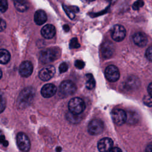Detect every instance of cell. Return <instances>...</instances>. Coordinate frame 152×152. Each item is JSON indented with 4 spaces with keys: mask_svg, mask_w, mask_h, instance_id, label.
Wrapping results in <instances>:
<instances>
[{
    "mask_svg": "<svg viewBox=\"0 0 152 152\" xmlns=\"http://www.w3.org/2000/svg\"><path fill=\"white\" fill-rule=\"evenodd\" d=\"M34 96V90L31 87H26L20 93L18 103L20 107H25L31 102Z\"/></svg>",
    "mask_w": 152,
    "mask_h": 152,
    "instance_id": "cell-2",
    "label": "cell"
},
{
    "mask_svg": "<svg viewBox=\"0 0 152 152\" xmlns=\"http://www.w3.org/2000/svg\"><path fill=\"white\" fill-rule=\"evenodd\" d=\"M75 84L69 80L62 81L59 87V94L62 97H67L73 94L76 91Z\"/></svg>",
    "mask_w": 152,
    "mask_h": 152,
    "instance_id": "cell-4",
    "label": "cell"
},
{
    "mask_svg": "<svg viewBox=\"0 0 152 152\" xmlns=\"http://www.w3.org/2000/svg\"><path fill=\"white\" fill-rule=\"evenodd\" d=\"M88 132L93 135L101 134L104 129V124L102 121L98 119L91 120L87 126Z\"/></svg>",
    "mask_w": 152,
    "mask_h": 152,
    "instance_id": "cell-5",
    "label": "cell"
},
{
    "mask_svg": "<svg viewBox=\"0 0 152 152\" xmlns=\"http://www.w3.org/2000/svg\"><path fill=\"white\" fill-rule=\"evenodd\" d=\"M6 27L5 21L0 18V31H3Z\"/></svg>",
    "mask_w": 152,
    "mask_h": 152,
    "instance_id": "cell-34",
    "label": "cell"
},
{
    "mask_svg": "<svg viewBox=\"0 0 152 152\" xmlns=\"http://www.w3.org/2000/svg\"><path fill=\"white\" fill-rule=\"evenodd\" d=\"M66 119L68 121H69L71 123L73 124H75V123H78L80 120V118L79 116V115H74L70 112H68L66 115Z\"/></svg>",
    "mask_w": 152,
    "mask_h": 152,
    "instance_id": "cell-23",
    "label": "cell"
},
{
    "mask_svg": "<svg viewBox=\"0 0 152 152\" xmlns=\"http://www.w3.org/2000/svg\"><path fill=\"white\" fill-rule=\"evenodd\" d=\"M63 8L66 14L71 19H73L75 17V12H78L79 11L78 8L76 10L74 9L75 7H67L65 5H63Z\"/></svg>",
    "mask_w": 152,
    "mask_h": 152,
    "instance_id": "cell-22",
    "label": "cell"
},
{
    "mask_svg": "<svg viewBox=\"0 0 152 152\" xmlns=\"http://www.w3.org/2000/svg\"><path fill=\"white\" fill-rule=\"evenodd\" d=\"M8 8V2L6 0H0V11L4 12Z\"/></svg>",
    "mask_w": 152,
    "mask_h": 152,
    "instance_id": "cell-28",
    "label": "cell"
},
{
    "mask_svg": "<svg viewBox=\"0 0 152 152\" xmlns=\"http://www.w3.org/2000/svg\"><path fill=\"white\" fill-rule=\"evenodd\" d=\"M5 106H6V100H5V96L4 94L1 91H0V113L4 110L5 108Z\"/></svg>",
    "mask_w": 152,
    "mask_h": 152,
    "instance_id": "cell-25",
    "label": "cell"
},
{
    "mask_svg": "<svg viewBox=\"0 0 152 152\" xmlns=\"http://www.w3.org/2000/svg\"><path fill=\"white\" fill-rule=\"evenodd\" d=\"M80 46V45L79 44L78 40L76 37L72 38L71 40H70V43H69V47L70 48L72 49V48H78Z\"/></svg>",
    "mask_w": 152,
    "mask_h": 152,
    "instance_id": "cell-26",
    "label": "cell"
},
{
    "mask_svg": "<svg viewBox=\"0 0 152 152\" xmlns=\"http://www.w3.org/2000/svg\"><path fill=\"white\" fill-rule=\"evenodd\" d=\"M113 142L111 138L105 137L100 140L97 143V148L100 152H109L112 148Z\"/></svg>",
    "mask_w": 152,
    "mask_h": 152,
    "instance_id": "cell-12",
    "label": "cell"
},
{
    "mask_svg": "<svg viewBox=\"0 0 152 152\" xmlns=\"http://www.w3.org/2000/svg\"><path fill=\"white\" fill-rule=\"evenodd\" d=\"M1 135V131H0V135Z\"/></svg>",
    "mask_w": 152,
    "mask_h": 152,
    "instance_id": "cell-41",
    "label": "cell"
},
{
    "mask_svg": "<svg viewBox=\"0 0 152 152\" xmlns=\"http://www.w3.org/2000/svg\"><path fill=\"white\" fill-rule=\"evenodd\" d=\"M126 36V30L124 26L121 25H115L112 30V38L116 42L123 40Z\"/></svg>",
    "mask_w": 152,
    "mask_h": 152,
    "instance_id": "cell-8",
    "label": "cell"
},
{
    "mask_svg": "<svg viewBox=\"0 0 152 152\" xmlns=\"http://www.w3.org/2000/svg\"><path fill=\"white\" fill-rule=\"evenodd\" d=\"M64 30L65 31H68L69 30V26L68 25H65L64 26Z\"/></svg>",
    "mask_w": 152,
    "mask_h": 152,
    "instance_id": "cell-38",
    "label": "cell"
},
{
    "mask_svg": "<svg viewBox=\"0 0 152 152\" xmlns=\"http://www.w3.org/2000/svg\"><path fill=\"white\" fill-rule=\"evenodd\" d=\"M140 81L138 79L134 76L129 77L125 81V87L128 90L135 89L139 86Z\"/></svg>",
    "mask_w": 152,
    "mask_h": 152,
    "instance_id": "cell-18",
    "label": "cell"
},
{
    "mask_svg": "<svg viewBox=\"0 0 152 152\" xmlns=\"http://www.w3.org/2000/svg\"><path fill=\"white\" fill-rule=\"evenodd\" d=\"M109 152H122L121 150L118 147H112Z\"/></svg>",
    "mask_w": 152,
    "mask_h": 152,
    "instance_id": "cell-36",
    "label": "cell"
},
{
    "mask_svg": "<svg viewBox=\"0 0 152 152\" xmlns=\"http://www.w3.org/2000/svg\"><path fill=\"white\" fill-rule=\"evenodd\" d=\"M55 73V68L53 66L50 65L43 68L39 74V78L43 81H48L51 79Z\"/></svg>",
    "mask_w": 152,
    "mask_h": 152,
    "instance_id": "cell-11",
    "label": "cell"
},
{
    "mask_svg": "<svg viewBox=\"0 0 152 152\" xmlns=\"http://www.w3.org/2000/svg\"><path fill=\"white\" fill-rule=\"evenodd\" d=\"M143 103L147 106H152V97L149 95L145 96L143 98Z\"/></svg>",
    "mask_w": 152,
    "mask_h": 152,
    "instance_id": "cell-27",
    "label": "cell"
},
{
    "mask_svg": "<svg viewBox=\"0 0 152 152\" xmlns=\"http://www.w3.org/2000/svg\"><path fill=\"white\" fill-rule=\"evenodd\" d=\"M57 91L56 87L53 84H47L43 86L41 89V94L45 98L52 97Z\"/></svg>",
    "mask_w": 152,
    "mask_h": 152,
    "instance_id": "cell-14",
    "label": "cell"
},
{
    "mask_svg": "<svg viewBox=\"0 0 152 152\" xmlns=\"http://www.w3.org/2000/svg\"><path fill=\"white\" fill-rule=\"evenodd\" d=\"M56 33L55 27L52 24H46L41 30L42 35L46 39H49L54 37Z\"/></svg>",
    "mask_w": 152,
    "mask_h": 152,
    "instance_id": "cell-16",
    "label": "cell"
},
{
    "mask_svg": "<svg viewBox=\"0 0 152 152\" xmlns=\"http://www.w3.org/2000/svg\"><path fill=\"white\" fill-rule=\"evenodd\" d=\"M33 69V65L30 61H24L20 65L19 73L22 77H27L31 74Z\"/></svg>",
    "mask_w": 152,
    "mask_h": 152,
    "instance_id": "cell-13",
    "label": "cell"
},
{
    "mask_svg": "<svg viewBox=\"0 0 152 152\" xmlns=\"http://www.w3.org/2000/svg\"><path fill=\"white\" fill-rule=\"evenodd\" d=\"M0 143L2 144L3 145H4L5 147L8 146V142L7 140H5V136L2 134H1L0 135Z\"/></svg>",
    "mask_w": 152,
    "mask_h": 152,
    "instance_id": "cell-33",
    "label": "cell"
},
{
    "mask_svg": "<svg viewBox=\"0 0 152 152\" xmlns=\"http://www.w3.org/2000/svg\"><path fill=\"white\" fill-rule=\"evenodd\" d=\"M61 151V147H58L56 148V151H57V152H60Z\"/></svg>",
    "mask_w": 152,
    "mask_h": 152,
    "instance_id": "cell-39",
    "label": "cell"
},
{
    "mask_svg": "<svg viewBox=\"0 0 152 152\" xmlns=\"http://www.w3.org/2000/svg\"><path fill=\"white\" fill-rule=\"evenodd\" d=\"M34 20L37 25H42L44 24L47 20L46 14L43 11L38 10L34 14Z\"/></svg>",
    "mask_w": 152,
    "mask_h": 152,
    "instance_id": "cell-17",
    "label": "cell"
},
{
    "mask_svg": "<svg viewBox=\"0 0 152 152\" xmlns=\"http://www.w3.org/2000/svg\"><path fill=\"white\" fill-rule=\"evenodd\" d=\"M115 52V46L113 43L109 41H107L104 42L102 45V48H101V52H102V56L104 58H111Z\"/></svg>",
    "mask_w": 152,
    "mask_h": 152,
    "instance_id": "cell-10",
    "label": "cell"
},
{
    "mask_svg": "<svg viewBox=\"0 0 152 152\" xmlns=\"http://www.w3.org/2000/svg\"><path fill=\"white\" fill-rule=\"evenodd\" d=\"M112 118L116 125H122L126 121V113L121 109H115L112 111Z\"/></svg>",
    "mask_w": 152,
    "mask_h": 152,
    "instance_id": "cell-9",
    "label": "cell"
},
{
    "mask_svg": "<svg viewBox=\"0 0 152 152\" xmlns=\"http://www.w3.org/2000/svg\"><path fill=\"white\" fill-rule=\"evenodd\" d=\"M68 69V65L66 62H62L60 64L59 66V71L60 73H63L66 72Z\"/></svg>",
    "mask_w": 152,
    "mask_h": 152,
    "instance_id": "cell-30",
    "label": "cell"
},
{
    "mask_svg": "<svg viewBox=\"0 0 152 152\" xmlns=\"http://www.w3.org/2000/svg\"><path fill=\"white\" fill-rule=\"evenodd\" d=\"M134 43L139 47H144L147 43V37L142 33L138 32L134 34L132 37Z\"/></svg>",
    "mask_w": 152,
    "mask_h": 152,
    "instance_id": "cell-15",
    "label": "cell"
},
{
    "mask_svg": "<svg viewBox=\"0 0 152 152\" xmlns=\"http://www.w3.org/2000/svg\"><path fill=\"white\" fill-rule=\"evenodd\" d=\"M10 59V54L8 50L4 49H0V64H5Z\"/></svg>",
    "mask_w": 152,
    "mask_h": 152,
    "instance_id": "cell-20",
    "label": "cell"
},
{
    "mask_svg": "<svg viewBox=\"0 0 152 152\" xmlns=\"http://www.w3.org/2000/svg\"><path fill=\"white\" fill-rule=\"evenodd\" d=\"M86 87L89 89H93L96 85V81L95 80L91 74H87L86 75Z\"/></svg>",
    "mask_w": 152,
    "mask_h": 152,
    "instance_id": "cell-21",
    "label": "cell"
},
{
    "mask_svg": "<svg viewBox=\"0 0 152 152\" xmlns=\"http://www.w3.org/2000/svg\"><path fill=\"white\" fill-rule=\"evenodd\" d=\"M68 107L70 113L79 115L84 110L86 104L82 99L80 97H74L69 101Z\"/></svg>",
    "mask_w": 152,
    "mask_h": 152,
    "instance_id": "cell-3",
    "label": "cell"
},
{
    "mask_svg": "<svg viewBox=\"0 0 152 152\" xmlns=\"http://www.w3.org/2000/svg\"><path fill=\"white\" fill-rule=\"evenodd\" d=\"M74 65H75V66L77 68H78V69H82V68H84V66L85 65V64H84V62L83 61L77 60L75 62Z\"/></svg>",
    "mask_w": 152,
    "mask_h": 152,
    "instance_id": "cell-32",
    "label": "cell"
},
{
    "mask_svg": "<svg viewBox=\"0 0 152 152\" xmlns=\"http://www.w3.org/2000/svg\"><path fill=\"white\" fill-rule=\"evenodd\" d=\"M147 90H148V93L149 96L152 97V82L149 84V85L148 86V88H147Z\"/></svg>",
    "mask_w": 152,
    "mask_h": 152,
    "instance_id": "cell-35",
    "label": "cell"
},
{
    "mask_svg": "<svg viewBox=\"0 0 152 152\" xmlns=\"http://www.w3.org/2000/svg\"><path fill=\"white\" fill-rule=\"evenodd\" d=\"M60 56V50L58 48H50L40 52L39 59L43 63H48L57 59Z\"/></svg>",
    "mask_w": 152,
    "mask_h": 152,
    "instance_id": "cell-1",
    "label": "cell"
},
{
    "mask_svg": "<svg viewBox=\"0 0 152 152\" xmlns=\"http://www.w3.org/2000/svg\"><path fill=\"white\" fill-rule=\"evenodd\" d=\"M144 5V2L142 1H137L132 5V8L134 10H138L140 7Z\"/></svg>",
    "mask_w": 152,
    "mask_h": 152,
    "instance_id": "cell-29",
    "label": "cell"
},
{
    "mask_svg": "<svg viewBox=\"0 0 152 152\" xmlns=\"http://www.w3.org/2000/svg\"><path fill=\"white\" fill-rule=\"evenodd\" d=\"M104 74L107 80L110 82H115L120 77V72L118 68L113 65L107 66L104 71Z\"/></svg>",
    "mask_w": 152,
    "mask_h": 152,
    "instance_id": "cell-7",
    "label": "cell"
},
{
    "mask_svg": "<svg viewBox=\"0 0 152 152\" xmlns=\"http://www.w3.org/2000/svg\"><path fill=\"white\" fill-rule=\"evenodd\" d=\"M145 152H152V145H148L146 147Z\"/></svg>",
    "mask_w": 152,
    "mask_h": 152,
    "instance_id": "cell-37",
    "label": "cell"
},
{
    "mask_svg": "<svg viewBox=\"0 0 152 152\" xmlns=\"http://www.w3.org/2000/svg\"><path fill=\"white\" fill-rule=\"evenodd\" d=\"M146 58L150 61H152V46L148 48L145 52Z\"/></svg>",
    "mask_w": 152,
    "mask_h": 152,
    "instance_id": "cell-31",
    "label": "cell"
},
{
    "mask_svg": "<svg viewBox=\"0 0 152 152\" xmlns=\"http://www.w3.org/2000/svg\"><path fill=\"white\" fill-rule=\"evenodd\" d=\"M14 4L15 8L17 9V11L20 12H25L28 8V3L26 1H18L16 0L14 1Z\"/></svg>",
    "mask_w": 152,
    "mask_h": 152,
    "instance_id": "cell-19",
    "label": "cell"
},
{
    "mask_svg": "<svg viewBox=\"0 0 152 152\" xmlns=\"http://www.w3.org/2000/svg\"><path fill=\"white\" fill-rule=\"evenodd\" d=\"M17 144L18 148L24 152H27L30 148V142L28 137L23 132H19L17 135Z\"/></svg>",
    "mask_w": 152,
    "mask_h": 152,
    "instance_id": "cell-6",
    "label": "cell"
},
{
    "mask_svg": "<svg viewBox=\"0 0 152 152\" xmlns=\"http://www.w3.org/2000/svg\"><path fill=\"white\" fill-rule=\"evenodd\" d=\"M2 75V71H1V70L0 69V78H1Z\"/></svg>",
    "mask_w": 152,
    "mask_h": 152,
    "instance_id": "cell-40",
    "label": "cell"
},
{
    "mask_svg": "<svg viewBox=\"0 0 152 152\" xmlns=\"http://www.w3.org/2000/svg\"><path fill=\"white\" fill-rule=\"evenodd\" d=\"M138 120L137 115L135 112H129L126 113V121L129 123H135Z\"/></svg>",
    "mask_w": 152,
    "mask_h": 152,
    "instance_id": "cell-24",
    "label": "cell"
}]
</instances>
